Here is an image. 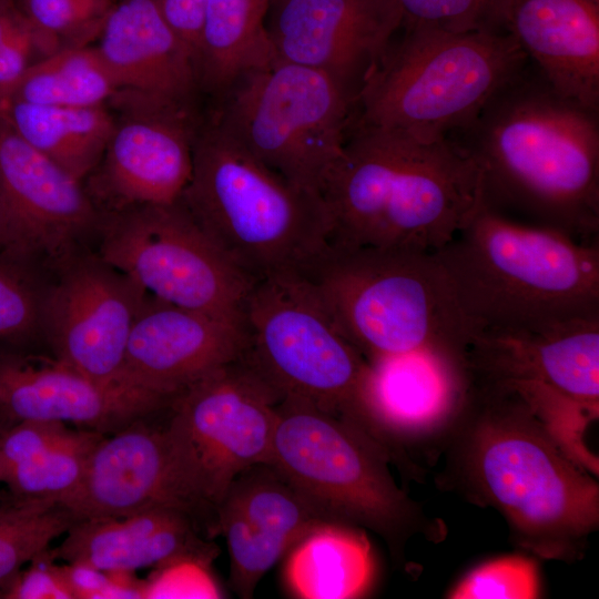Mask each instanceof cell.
Returning a JSON list of instances; mask_svg holds the SVG:
<instances>
[{"label":"cell","mask_w":599,"mask_h":599,"mask_svg":"<svg viewBox=\"0 0 599 599\" xmlns=\"http://www.w3.org/2000/svg\"><path fill=\"white\" fill-rule=\"evenodd\" d=\"M437 444L445 489L491 507L515 545L546 559H579L599 527V484L572 459L512 386L468 380Z\"/></svg>","instance_id":"cell-1"},{"label":"cell","mask_w":599,"mask_h":599,"mask_svg":"<svg viewBox=\"0 0 599 599\" xmlns=\"http://www.w3.org/2000/svg\"><path fill=\"white\" fill-rule=\"evenodd\" d=\"M449 138L475 162L485 205L598 242L599 110L560 94L530 60Z\"/></svg>","instance_id":"cell-2"},{"label":"cell","mask_w":599,"mask_h":599,"mask_svg":"<svg viewBox=\"0 0 599 599\" xmlns=\"http://www.w3.org/2000/svg\"><path fill=\"white\" fill-rule=\"evenodd\" d=\"M322 196L328 243L434 253L481 203L480 175L450 138L426 143L352 121Z\"/></svg>","instance_id":"cell-3"},{"label":"cell","mask_w":599,"mask_h":599,"mask_svg":"<svg viewBox=\"0 0 599 599\" xmlns=\"http://www.w3.org/2000/svg\"><path fill=\"white\" fill-rule=\"evenodd\" d=\"M434 255L470 336L599 316L598 242L481 202Z\"/></svg>","instance_id":"cell-4"},{"label":"cell","mask_w":599,"mask_h":599,"mask_svg":"<svg viewBox=\"0 0 599 599\" xmlns=\"http://www.w3.org/2000/svg\"><path fill=\"white\" fill-rule=\"evenodd\" d=\"M180 201L253 282L301 273L328 245L323 196L265 165L216 119L196 132L192 174Z\"/></svg>","instance_id":"cell-5"},{"label":"cell","mask_w":599,"mask_h":599,"mask_svg":"<svg viewBox=\"0 0 599 599\" xmlns=\"http://www.w3.org/2000/svg\"><path fill=\"white\" fill-rule=\"evenodd\" d=\"M301 273L367 362L432 351L464 364L470 332L434 253L328 243Z\"/></svg>","instance_id":"cell-6"},{"label":"cell","mask_w":599,"mask_h":599,"mask_svg":"<svg viewBox=\"0 0 599 599\" xmlns=\"http://www.w3.org/2000/svg\"><path fill=\"white\" fill-rule=\"evenodd\" d=\"M403 29L359 91L354 122L426 143L445 140L529 62L508 32Z\"/></svg>","instance_id":"cell-7"},{"label":"cell","mask_w":599,"mask_h":599,"mask_svg":"<svg viewBox=\"0 0 599 599\" xmlns=\"http://www.w3.org/2000/svg\"><path fill=\"white\" fill-rule=\"evenodd\" d=\"M271 460L328 519L367 529L396 565L417 535L444 536L440 522L400 489L389 453L351 422L292 396L276 404Z\"/></svg>","instance_id":"cell-8"},{"label":"cell","mask_w":599,"mask_h":599,"mask_svg":"<svg viewBox=\"0 0 599 599\" xmlns=\"http://www.w3.org/2000/svg\"><path fill=\"white\" fill-rule=\"evenodd\" d=\"M241 327V358L281 397L306 400L351 422L388 451L369 403V363L341 333L302 273L254 282Z\"/></svg>","instance_id":"cell-9"},{"label":"cell","mask_w":599,"mask_h":599,"mask_svg":"<svg viewBox=\"0 0 599 599\" xmlns=\"http://www.w3.org/2000/svg\"><path fill=\"white\" fill-rule=\"evenodd\" d=\"M220 102L216 121L248 152L322 195L355 112L356 99L338 81L276 59L242 77Z\"/></svg>","instance_id":"cell-10"},{"label":"cell","mask_w":599,"mask_h":599,"mask_svg":"<svg viewBox=\"0 0 599 599\" xmlns=\"http://www.w3.org/2000/svg\"><path fill=\"white\" fill-rule=\"evenodd\" d=\"M281 395L241 357L175 394L164 430L212 536L232 480L270 463Z\"/></svg>","instance_id":"cell-11"},{"label":"cell","mask_w":599,"mask_h":599,"mask_svg":"<svg viewBox=\"0 0 599 599\" xmlns=\"http://www.w3.org/2000/svg\"><path fill=\"white\" fill-rule=\"evenodd\" d=\"M99 255L148 294L241 326L253 285L179 200L102 215Z\"/></svg>","instance_id":"cell-12"},{"label":"cell","mask_w":599,"mask_h":599,"mask_svg":"<svg viewBox=\"0 0 599 599\" xmlns=\"http://www.w3.org/2000/svg\"><path fill=\"white\" fill-rule=\"evenodd\" d=\"M55 271L41 311L51 356L97 382L128 385L126 344L146 292L99 254L80 252Z\"/></svg>","instance_id":"cell-13"},{"label":"cell","mask_w":599,"mask_h":599,"mask_svg":"<svg viewBox=\"0 0 599 599\" xmlns=\"http://www.w3.org/2000/svg\"><path fill=\"white\" fill-rule=\"evenodd\" d=\"M81 182L0 116V252L54 268L80 253L102 222Z\"/></svg>","instance_id":"cell-14"},{"label":"cell","mask_w":599,"mask_h":599,"mask_svg":"<svg viewBox=\"0 0 599 599\" xmlns=\"http://www.w3.org/2000/svg\"><path fill=\"white\" fill-rule=\"evenodd\" d=\"M110 102L119 115L95 167V193L113 210L177 202L192 174V108L129 90Z\"/></svg>","instance_id":"cell-15"},{"label":"cell","mask_w":599,"mask_h":599,"mask_svg":"<svg viewBox=\"0 0 599 599\" xmlns=\"http://www.w3.org/2000/svg\"><path fill=\"white\" fill-rule=\"evenodd\" d=\"M267 16L277 59L331 75L356 100L404 23L397 0H272Z\"/></svg>","instance_id":"cell-16"},{"label":"cell","mask_w":599,"mask_h":599,"mask_svg":"<svg viewBox=\"0 0 599 599\" xmlns=\"http://www.w3.org/2000/svg\"><path fill=\"white\" fill-rule=\"evenodd\" d=\"M170 400L134 386L97 382L52 356L0 346V428L62 422L109 435Z\"/></svg>","instance_id":"cell-17"},{"label":"cell","mask_w":599,"mask_h":599,"mask_svg":"<svg viewBox=\"0 0 599 599\" xmlns=\"http://www.w3.org/2000/svg\"><path fill=\"white\" fill-rule=\"evenodd\" d=\"M331 522L272 463L242 470L215 512V532L229 549L232 589L252 598L262 577L295 544Z\"/></svg>","instance_id":"cell-18"},{"label":"cell","mask_w":599,"mask_h":599,"mask_svg":"<svg viewBox=\"0 0 599 599\" xmlns=\"http://www.w3.org/2000/svg\"><path fill=\"white\" fill-rule=\"evenodd\" d=\"M143 419L102 437L64 508L79 520L175 507L191 512L209 534L164 427L149 426Z\"/></svg>","instance_id":"cell-19"},{"label":"cell","mask_w":599,"mask_h":599,"mask_svg":"<svg viewBox=\"0 0 599 599\" xmlns=\"http://www.w3.org/2000/svg\"><path fill=\"white\" fill-rule=\"evenodd\" d=\"M464 367L468 380L541 383L598 413L599 316L474 333Z\"/></svg>","instance_id":"cell-20"},{"label":"cell","mask_w":599,"mask_h":599,"mask_svg":"<svg viewBox=\"0 0 599 599\" xmlns=\"http://www.w3.org/2000/svg\"><path fill=\"white\" fill-rule=\"evenodd\" d=\"M243 349L241 326L146 293L129 335L122 378L171 399L238 359Z\"/></svg>","instance_id":"cell-21"},{"label":"cell","mask_w":599,"mask_h":599,"mask_svg":"<svg viewBox=\"0 0 599 599\" xmlns=\"http://www.w3.org/2000/svg\"><path fill=\"white\" fill-rule=\"evenodd\" d=\"M368 392L374 417L396 465L410 478L424 468L408 457L412 443L437 444L456 415L468 378L463 363L422 351L369 361Z\"/></svg>","instance_id":"cell-22"},{"label":"cell","mask_w":599,"mask_h":599,"mask_svg":"<svg viewBox=\"0 0 599 599\" xmlns=\"http://www.w3.org/2000/svg\"><path fill=\"white\" fill-rule=\"evenodd\" d=\"M191 512L158 507L114 518L74 520L63 540L52 548L58 559L111 573H134L146 568L180 564L207 567L217 547L201 532Z\"/></svg>","instance_id":"cell-23"},{"label":"cell","mask_w":599,"mask_h":599,"mask_svg":"<svg viewBox=\"0 0 599 599\" xmlns=\"http://www.w3.org/2000/svg\"><path fill=\"white\" fill-rule=\"evenodd\" d=\"M95 47L120 90L191 106L199 89L189 45L155 0H120L110 10Z\"/></svg>","instance_id":"cell-24"},{"label":"cell","mask_w":599,"mask_h":599,"mask_svg":"<svg viewBox=\"0 0 599 599\" xmlns=\"http://www.w3.org/2000/svg\"><path fill=\"white\" fill-rule=\"evenodd\" d=\"M507 32L556 91L599 110V0H516Z\"/></svg>","instance_id":"cell-25"},{"label":"cell","mask_w":599,"mask_h":599,"mask_svg":"<svg viewBox=\"0 0 599 599\" xmlns=\"http://www.w3.org/2000/svg\"><path fill=\"white\" fill-rule=\"evenodd\" d=\"M103 436L62 422L29 420L0 428V483L12 499L64 507Z\"/></svg>","instance_id":"cell-26"},{"label":"cell","mask_w":599,"mask_h":599,"mask_svg":"<svg viewBox=\"0 0 599 599\" xmlns=\"http://www.w3.org/2000/svg\"><path fill=\"white\" fill-rule=\"evenodd\" d=\"M272 0H205L195 57L199 88L222 100L276 54L267 31Z\"/></svg>","instance_id":"cell-27"},{"label":"cell","mask_w":599,"mask_h":599,"mask_svg":"<svg viewBox=\"0 0 599 599\" xmlns=\"http://www.w3.org/2000/svg\"><path fill=\"white\" fill-rule=\"evenodd\" d=\"M375 562L364 529L324 524L287 552L285 580L298 598L348 599L372 586Z\"/></svg>","instance_id":"cell-28"},{"label":"cell","mask_w":599,"mask_h":599,"mask_svg":"<svg viewBox=\"0 0 599 599\" xmlns=\"http://www.w3.org/2000/svg\"><path fill=\"white\" fill-rule=\"evenodd\" d=\"M0 116L30 146L82 181L98 166L114 116L104 108L59 106L8 100Z\"/></svg>","instance_id":"cell-29"},{"label":"cell","mask_w":599,"mask_h":599,"mask_svg":"<svg viewBox=\"0 0 599 599\" xmlns=\"http://www.w3.org/2000/svg\"><path fill=\"white\" fill-rule=\"evenodd\" d=\"M119 91L95 47L83 45L61 49L33 62L8 100L84 108L103 105Z\"/></svg>","instance_id":"cell-30"},{"label":"cell","mask_w":599,"mask_h":599,"mask_svg":"<svg viewBox=\"0 0 599 599\" xmlns=\"http://www.w3.org/2000/svg\"><path fill=\"white\" fill-rule=\"evenodd\" d=\"M74 521L67 508L9 498L0 507V595L4 586Z\"/></svg>","instance_id":"cell-31"},{"label":"cell","mask_w":599,"mask_h":599,"mask_svg":"<svg viewBox=\"0 0 599 599\" xmlns=\"http://www.w3.org/2000/svg\"><path fill=\"white\" fill-rule=\"evenodd\" d=\"M47 285L42 267L0 252V346L27 349L42 341Z\"/></svg>","instance_id":"cell-32"},{"label":"cell","mask_w":599,"mask_h":599,"mask_svg":"<svg viewBox=\"0 0 599 599\" xmlns=\"http://www.w3.org/2000/svg\"><path fill=\"white\" fill-rule=\"evenodd\" d=\"M113 0H24L21 8L45 55L89 45L97 39Z\"/></svg>","instance_id":"cell-33"},{"label":"cell","mask_w":599,"mask_h":599,"mask_svg":"<svg viewBox=\"0 0 599 599\" xmlns=\"http://www.w3.org/2000/svg\"><path fill=\"white\" fill-rule=\"evenodd\" d=\"M403 27L447 32H507L516 0H397Z\"/></svg>","instance_id":"cell-34"},{"label":"cell","mask_w":599,"mask_h":599,"mask_svg":"<svg viewBox=\"0 0 599 599\" xmlns=\"http://www.w3.org/2000/svg\"><path fill=\"white\" fill-rule=\"evenodd\" d=\"M450 599H535L540 597L537 562L525 555L498 557L471 569L451 588Z\"/></svg>","instance_id":"cell-35"},{"label":"cell","mask_w":599,"mask_h":599,"mask_svg":"<svg viewBox=\"0 0 599 599\" xmlns=\"http://www.w3.org/2000/svg\"><path fill=\"white\" fill-rule=\"evenodd\" d=\"M45 57L39 39L16 0H0V106L10 98L26 70Z\"/></svg>","instance_id":"cell-36"},{"label":"cell","mask_w":599,"mask_h":599,"mask_svg":"<svg viewBox=\"0 0 599 599\" xmlns=\"http://www.w3.org/2000/svg\"><path fill=\"white\" fill-rule=\"evenodd\" d=\"M51 547L38 554L4 586L0 598L6 599H71L61 565Z\"/></svg>","instance_id":"cell-37"},{"label":"cell","mask_w":599,"mask_h":599,"mask_svg":"<svg viewBox=\"0 0 599 599\" xmlns=\"http://www.w3.org/2000/svg\"><path fill=\"white\" fill-rule=\"evenodd\" d=\"M62 575L71 599L144 597L146 586L129 578L131 573H111L97 568L65 562Z\"/></svg>","instance_id":"cell-38"},{"label":"cell","mask_w":599,"mask_h":599,"mask_svg":"<svg viewBox=\"0 0 599 599\" xmlns=\"http://www.w3.org/2000/svg\"><path fill=\"white\" fill-rule=\"evenodd\" d=\"M163 17L192 51L194 62L205 0H155Z\"/></svg>","instance_id":"cell-39"}]
</instances>
